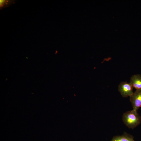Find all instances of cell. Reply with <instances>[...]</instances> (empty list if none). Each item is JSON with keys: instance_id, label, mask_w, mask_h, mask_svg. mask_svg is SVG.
Masks as SVG:
<instances>
[{"instance_id": "1", "label": "cell", "mask_w": 141, "mask_h": 141, "mask_svg": "<svg viewBox=\"0 0 141 141\" xmlns=\"http://www.w3.org/2000/svg\"><path fill=\"white\" fill-rule=\"evenodd\" d=\"M122 120L127 126L133 129L140 124L141 117L138 114L137 111L133 109L123 114Z\"/></svg>"}, {"instance_id": "4", "label": "cell", "mask_w": 141, "mask_h": 141, "mask_svg": "<svg viewBox=\"0 0 141 141\" xmlns=\"http://www.w3.org/2000/svg\"><path fill=\"white\" fill-rule=\"evenodd\" d=\"M133 138L132 135L124 132L122 135L114 136L110 141H135Z\"/></svg>"}, {"instance_id": "5", "label": "cell", "mask_w": 141, "mask_h": 141, "mask_svg": "<svg viewBox=\"0 0 141 141\" xmlns=\"http://www.w3.org/2000/svg\"><path fill=\"white\" fill-rule=\"evenodd\" d=\"M130 83L136 90L141 89V75L138 74L133 75L131 77Z\"/></svg>"}, {"instance_id": "2", "label": "cell", "mask_w": 141, "mask_h": 141, "mask_svg": "<svg viewBox=\"0 0 141 141\" xmlns=\"http://www.w3.org/2000/svg\"><path fill=\"white\" fill-rule=\"evenodd\" d=\"M133 87L130 83L126 82H122L119 86L118 90L124 97L131 96L133 93Z\"/></svg>"}, {"instance_id": "3", "label": "cell", "mask_w": 141, "mask_h": 141, "mask_svg": "<svg viewBox=\"0 0 141 141\" xmlns=\"http://www.w3.org/2000/svg\"><path fill=\"white\" fill-rule=\"evenodd\" d=\"M130 97L133 109L137 111L141 107V89L136 90Z\"/></svg>"}]
</instances>
